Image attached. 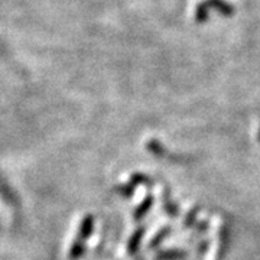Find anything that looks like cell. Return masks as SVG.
I'll use <instances>...</instances> for the list:
<instances>
[{"label":"cell","instance_id":"obj_5","mask_svg":"<svg viewBox=\"0 0 260 260\" xmlns=\"http://www.w3.org/2000/svg\"><path fill=\"white\" fill-rule=\"evenodd\" d=\"M152 203H153V198H152V197H148V198L138 207V210L135 211V218H136V220H140L145 214L148 213Z\"/></svg>","mask_w":260,"mask_h":260},{"label":"cell","instance_id":"obj_2","mask_svg":"<svg viewBox=\"0 0 260 260\" xmlns=\"http://www.w3.org/2000/svg\"><path fill=\"white\" fill-rule=\"evenodd\" d=\"M84 251H85L84 243L75 240V242L73 243V246H71V249H70V254H68V257H70V260L81 259V257H83Z\"/></svg>","mask_w":260,"mask_h":260},{"label":"cell","instance_id":"obj_7","mask_svg":"<svg viewBox=\"0 0 260 260\" xmlns=\"http://www.w3.org/2000/svg\"><path fill=\"white\" fill-rule=\"evenodd\" d=\"M165 210H167V213H169L171 215H177V214H178L177 205L172 204V203L169 201V198H168V201L165 200Z\"/></svg>","mask_w":260,"mask_h":260},{"label":"cell","instance_id":"obj_3","mask_svg":"<svg viewBox=\"0 0 260 260\" xmlns=\"http://www.w3.org/2000/svg\"><path fill=\"white\" fill-rule=\"evenodd\" d=\"M185 257V251L182 250H167L156 256L158 260H181Z\"/></svg>","mask_w":260,"mask_h":260},{"label":"cell","instance_id":"obj_8","mask_svg":"<svg viewBox=\"0 0 260 260\" xmlns=\"http://www.w3.org/2000/svg\"><path fill=\"white\" fill-rule=\"evenodd\" d=\"M195 213H197V211H194V213L191 214H188V215H186V221H185V225L186 227H188V225H191V224L194 223V220H195Z\"/></svg>","mask_w":260,"mask_h":260},{"label":"cell","instance_id":"obj_6","mask_svg":"<svg viewBox=\"0 0 260 260\" xmlns=\"http://www.w3.org/2000/svg\"><path fill=\"white\" fill-rule=\"evenodd\" d=\"M168 234H169V229H164V230L159 233L156 237H153V240L150 242L149 247H150V249H153V247H158L159 244H160V242H162V240H164V239L167 237Z\"/></svg>","mask_w":260,"mask_h":260},{"label":"cell","instance_id":"obj_4","mask_svg":"<svg viewBox=\"0 0 260 260\" xmlns=\"http://www.w3.org/2000/svg\"><path fill=\"white\" fill-rule=\"evenodd\" d=\"M143 233H145V229H138L136 233L132 236V239L129 240V246H127V249H129L130 253H136V251H138L140 244V239H142Z\"/></svg>","mask_w":260,"mask_h":260},{"label":"cell","instance_id":"obj_1","mask_svg":"<svg viewBox=\"0 0 260 260\" xmlns=\"http://www.w3.org/2000/svg\"><path fill=\"white\" fill-rule=\"evenodd\" d=\"M93 215H90V214L85 215L83 220H81V223H80V227H78V237H77V240H78V242L87 240V239L91 236V233H93Z\"/></svg>","mask_w":260,"mask_h":260}]
</instances>
